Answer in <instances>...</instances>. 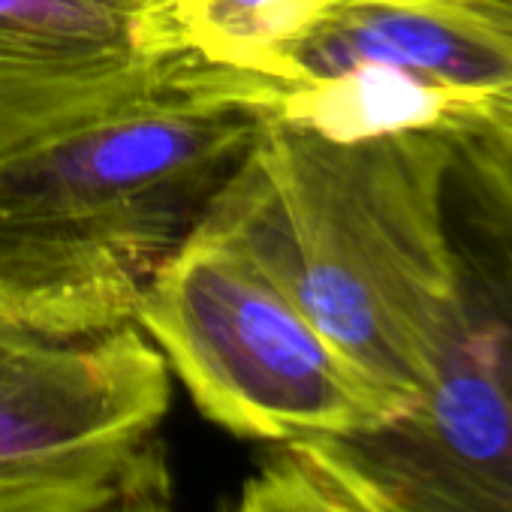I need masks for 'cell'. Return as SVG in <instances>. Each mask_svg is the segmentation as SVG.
I'll return each instance as SVG.
<instances>
[{"mask_svg": "<svg viewBox=\"0 0 512 512\" xmlns=\"http://www.w3.org/2000/svg\"><path fill=\"white\" fill-rule=\"evenodd\" d=\"M341 0H163L139 19L142 43L157 61L260 73L266 61L308 34Z\"/></svg>", "mask_w": 512, "mask_h": 512, "instance_id": "obj_7", "label": "cell"}, {"mask_svg": "<svg viewBox=\"0 0 512 512\" xmlns=\"http://www.w3.org/2000/svg\"><path fill=\"white\" fill-rule=\"evenodd\" d=\"M455 157L446 133L332 142L256 121L193 232L244 256L401 413L467 278L446 214Z\"/></svg>", "mask_w": 512, "mask_h": 512, "instance_id": "obj_1", "label": "cell"}, {"mask_svg": "<svg viewBox=\"0 0 512 512\" xmlns=\"http://www.w3.org/2000/svg\"><path fill=\"white\" fill-rule=\"evenodd\" d=\"M172 374L136 323L55 335L0 311V494L58 491L172 512L160 434Z\"/></svg>", "mask_w": 512, "mask_h": 512, "instance_id": "obj_4", "label": "cell"}, {"mask_svg": "<svg viewBox=\"0 0 512 512\" xmlns=\"http://www.w3.org/2000/svg\"><path fill=\"white\" fill-rule=\"evenodd\" d=\"M139 19L94 0H0V154L157 91Z\"/></svg>", "mask_w": 512, "mask_h": 512, "instance_id": "obj_6", "label": "cell"}, {"mask_svg": "<svg viewBox=\"0 0 512 512\" xmlns=\"http://www.w3.org/2000/svg\"><path fill=\"white\" fill-rule=\"evenodd\" d=\"M169 64V61H166ZM256 118L169 79L0 154V311L55 335L133 323L241 163Z\"/></svg>", "mask_w": 512, "mask_h": 512, "instance_id": "obj_2", "label": "cell"}, {"mask_svg": "<svg viewBox=\"0 0 512 512\" xmlns=\"http://www.w3.org/2000/svg\"><path fill=\"white\" fill-rule=\"evenodd\" d=\"M284 449L395 512H512V302L467 272L410 407Z\"/></svg>", "mask_w": 512, "mask_h": 512, "instance_id": "obj_5", "label": "cell"}, {"mask_svg": "<svg viewBox=\"0 0 512 512\" xmlns=\"http://www.w3.org/2000/svg\"><path fill=\"white\" fill-rule=\"evenodd\" d=\"M284 449V446H281ZM290 452V449H287ZM302 461V458H299ZM305 464V461H302ZM308 467V464H305ZM308 473L320 482V488L326 491V497H329V503H332V509L335 512H395V509H389L386 503H380L377 497H371V494H365V491H359V488H353V485H347V482H338V479H332V476H323L320 470H314V467H308Z\"/></svg>", "mask_w": 512, "mask_h": 512, "instance_id": "obj_11", "label": "cell"}, {"mask_svg": "<svg viewBox=\"0 0 512 512\" xmlns=\"http://www.w3.org/2000/svg\"><path fill=\"white\" fill-rule=\"evenodd\" d=\"M0 512H130V509L100 497L28 491V494H0Z\"/></svg>", "mask_w": 512, "mask_h": 512, "instance_id": "obj_10", "label": "cell"}, {"mask_svg": "<svg viewBox=\"0 0 512 512\" xmlns=\"http://www.w3.org/2000/svg\"><path fill=\"white\" fill-rule=\"evenodd\" d=\"M470 226L491 253L500 293L512 302V148H479L464 172Z\"/></svg>", "mask_w": 512, "mask_h": 512, "instance_id": "obj_8", "label": "cell"}, {"mask_svg": "<svg viewBox=\"0 0 512 512\" xmlns=\"http://www.w3.org/2000/svg\"><path fill=\"white\" fill-rule=\"evenodd\" d=\"M220 512H335L320 482L287 449L256 470Z\"/></svg>", "mask_w": 512, "mask_h": 512, "instance_id": "obj_9", "label": "cell"}, {"mask_svg": "<svg viewBox=\"0 0 512 512\" xmlns=\"http://www.w3.org/2000/svg\"><path fill=\"white\" fill-rule=\"evenodd\" d=\"M133 323L205 419L296 446L371 428L395 407L244 256L190 232L145 284Z\"/></svg>", "mask_w": 512, "mask_h": 512, "instance_id": "obj_3", "label": "cell"}, {"mask_svg": "<svg viewBox=\"0 0 512 512\" xmlns=\"http://www.w3.org/2000/svg\"><path fill=\"white\" fill-rule=\"evenodd\" d=\"M100 7H109V10H118V13H127L133 19H142L148 16L151 10H157L163 0H94Z\"/></svg>", "mask_w": 512, "mask_h": 512, "instance_id": "obj_12", "label": "cell"}]
</instances>
